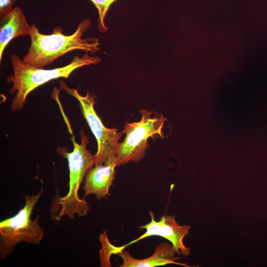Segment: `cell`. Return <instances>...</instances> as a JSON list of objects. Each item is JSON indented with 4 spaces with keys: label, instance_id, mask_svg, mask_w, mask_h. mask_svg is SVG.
<instances>
[{
    "label": "cell",
    "instance_id": "obj_9",
    "mask_svg": "<svg viewBox=\"0 0 267 267\" xmlns=\"http://www.w3.org/2000/svg\"><path fill=\"white\" fill-rule=\"evenodd\" d=\"M30 29L31 26L18 7L11 9L2 16L0 27V62L3 51L9 42L17 37L29 35Z\"/></svg>",
    "mask_w": 267,
    "mask_h": 267
},
{
    "label": "cell",
    "instance_id": "obj_4",
    "mask_svg": "<svg viewBox=\"0 0 267 267\" xmlns=\"http://www.w3.org/2000/svg\"><path fill=\"white\" fill-rule=\"evenodd\" d=\"M43 191L37 195H25V204L14 216L0 222V259L4 260L21 242L38 244L42 240L44 230L39 224V216L32 220V211Z\"/></svg>",
    "mask_w": 267,
    "mask_h": 267
},
{
    "label": "cell",
    "instance_id": "obj_1",
    "mask_svg": "<svg viewBox=\"0 0 267 267\" xmlns=\"http://www.w3.org/2000/svg\"><path fill=\"white\" fill-rule=\"evenodd\" d=\"M90 25V20H84L79 24L76 31L70 36L64 35L63 30L58 26L53 29L52 34L44 35L40 32L35 25H32L29 35L31 39L30 46L23 61L28 65L42 68L73 50L91 53L97 51L99 43L97 39L82 38Z\"/></svg>",
    "mask_w": 267,
    "mask_h": 267
},
{
    "label": "cell",
    "instance_id": "obj_10",
    "mask_svg": "<svg viewBox=\"0 0 267 267\" xmlns=\"http://www.w3.org/2000/svg\"><path fill=\"white\" fill-rule=\"evenodd\" d=\"M177 253L173 245L164 242L156 246L155 252L152 256L143 259L134 258L128 252L123 250L119 251L118 254L123 261L121 267H154L171 264L187 266L176 261L178 259L176 257Z\"/></svg>",
    "mask_w": 267,
    "mask_h": 267
},
{
    "label": "cell",
    "instance_id": "obj_5",
    "mask_svg": "<svg viewBox=\"0 0 267 267\" xmlns=\"http://www.w3.org/2000/svg\"><path fill=\"white\" fill-rule=\"evenodd\" d=\"M141 119L138 122L126 123L122 134H126L117 152L118 166L129 162H138L145 155L148 147L147 139L156 135L163 137L162 129L166 119L147 110H140Z\"/></svg>",
    "mask_w": 267,
    "mask_h": 267
},
{
    "label": "cell",
    "instance_id": "obj_6",
    "mask_svg": "<svg viewBox=\"0 0 267 267\" xmlns=\"http://www.w3.org/2000/svg\"><path fill=\"white\" fill-rule=\"evenodd\" d=\"M61 85L69 94L79 100L85 119L96 139L98 146L94 164L103 163L111 155H117L122 132H118L115 129L107 128L103 125L94 109V98L88 93L84 96L76 89H69L62 84Z\"/></svg>",
    "mask_w": 267,
    "mask_h": 267
},
{
    "label": "cell",
    "instance_id": "obj_7",
    "mask_svg": "<svg viewBox=\"0 0 267 267\" xmlns=\"http://www.w3.org/2000/svg\"><path fill=\"white\" fill-rule=\"evenodd\" d=\"M150 214L151 219L150 222L140 226V228L145 229V232L137 238L121 246L122 249L124 250L126 247L143 238L158 235L170 241L178 254L189 255L190 249L184 245L183 238L189 233L190 226L178 224L174 216L164 215L161 217L160 221H156L154 218L153 213L150 212Z\"/></svg>",
    "mask_w": 267,
    "mask_h": 267
},
{
    "label": "cell",
    "instance_id": "obj_12",
    "mask_svg": "<svg viewBox=\"0 0 267 267\" xmlns=\"http://www.w3.org/2000/svg\"><path fill=\"white\" fill-rule=\"evenodd\" d=\"M16 0H0V13L3 16L11 9L12 4Z\"/></svg>",
    "mask_w": 267,
    "mask_h": 267
},
{
    "label": "cell",
    "instance_id": "obj_3",
    "mask_svg": "<svg viewBox=\"0 0 267 267\" xmlns=\"http://www.w3.org/2000/svg\"><path fill=\"white\" fill-rule=\"evenodd\" d=\"M13 74L7 78V83L13 84L9 93L14 94L11 109L13 111L21 110L24 106L28 95L33 90L53 79L68 78L78 68L101 61L96 56H90L88 53L83 56H76L71 62L63 66L52 69H44L25 64L19 56L12 54L10 56Z\"/></svg>",
    "mask_w": 267,
    "mask_h": 267
},
{
    "label": "cell",
    "instance_id": "obj_11",
    "mask_svg": "<svg viewBox=\"0 0 267 267\" xmlns=\"http://www.w3.org/2000/svg\"><path fill=\"white\" fill-rule=\"evenodd\" d=\"M98 10L99 14V23L98 29L99 31L105 32L107 28L104 24V19L106 13L112 3L116 0H89Z\"/></svg>",
    "mask_w": 267,
    "mask_h": 267
},
{
    "label": "cell",
    "instance_id": "obj_8",
    "mask_svg": "<svg viewBox=\"0 0 267 267\" xmlns=\"http://www.w3.org/2000/svg\"><path fill=\"white\" fill-rule=\"evenodd\" d=\"M116 155H110L103 163L94 165L87 172L83 187L84 196L93 194L100 199L109 195L110 187L115 178V168L118 166Z\"/></svg>",
    "mask_w": 267,
    "mask_h": 267
},
{
    "label": "cell",
    "instance_id": "obj_2",
    "mask_svg": "<svg viewBox=\"0 0 267 267\" xmlns=\"http://www.w3.org/2000/svg\"><path fill=\"white\" fill-rule=\"evenodd\" d=\"M80 137V143L72 137L74 145L72 151L68 152L63 149L59 151L68 162L69 189L65 196L56 198L52 202L51 211L53 219L57 221L65 215L71 219H73L76 214L79 217L85 216L89 209V204L85 198H80L78 191L88 171L94 166L96 158L87 148L89 138L83 131L81 132Z\"/></svg>",
    "mask_w": 267,
    "mask_h": 267
}]
</instances>
